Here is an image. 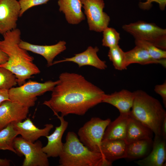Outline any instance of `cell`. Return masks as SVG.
I'll return each instance as SVG.
<instances>
[{"label": "cell", "mask_w": 166, "mask_h": 166, "mask_svg": "<svg viewBox=\"0 0 166 166\" xmlns=\"http://www.w3.org/2000/svg\"><path fill=\"white\" fill-rule=\"evenodd\" d=\"M99 48L97 46H89L84 52L75 54L73 57L53 62V65L64 62L70 61L77 64L79 67L90 65L97 69L104 70L107 67L106 62L101 60L97 55Z\"/></svg>", "instance_id": "15"}, {"label": "cell", "mask_w": 166, "mask_h": 166, "mask_svg": "<svg viewBox=\"0 0 166 166\" xmlns=\"http://www.w3.org/2000/svg\"><path fill=\"white\" fill-rule=\"evenodd\" d=\"M13 127L18 135L25 140L34 142L42 136L46 137L49 135L50 130L53 128L51 124H47L45 127L40 129L37 127L29 118H26L23 121L13 123Z\"/></svg>", "instance_id": "14"}, {"label": "cell", "mask_w": 166, "mask_h": 166, "mask_svg": "<svg viewBox=\"0 0 166 166\" xmlns=\"http://www.w3.org/2000/svg\"><path fill=\"white\" fill-rule=\"evenodd\" d=\"M66 42L60 41L52 45H39L32 44L21 40L19 46L21 48L43 56L46 60L48 67L53 65V60L57 55L66 49Z\"/></svg>", "instance_id": "13"}, {"label": "cell", "mask_w": 166, "mask_h": 166, "mask_svg": "<svg viewBox=\"0 0 166 166\" xmlns=\"http://www.w3.org/2000/svg\"><path fill=\"white\" fill-rule=\"evenodd\" d=\"M50 0H19L20 11L19 17L28 10L34 6L46 4Z\"/></svg>", "instance_id": "29"}, {"label": "cell", "mask_w": 166, "mask_h": 166, "mask_svg": "<svg viewBox=\"0 0 166 166\" xmlns=\"http://www.w3.org/2000/svg\"><path fill=\"white\" fill-rule=\"evenodd\" d=\"M13 146L18 155H23L25 159L22 166H48V157L42 150V142L37 140L33 143L22 137H16Z\"/></svg>", "instance_id": "8"}, {"label": "cell", "mask_w": 166, "mask_h": 166, "mask_svg": "<svg viewBox=\"0 0 166 166\" xmlns=\"http://www.w3.org/2000/svg\"><path fill=\"white\" fill-rule=\"evenodd\" d=\"M122 28L125 31L132 35L135 39L147 41L166 50V29L160 28L154 23L142 21L125 24Z\"/></svg>", "instance_id": "6"}, {"label": "cell", "mask_w": 166, "mask_h": 166, "mask_svg": "<svg viewBox=\"0 0 166 166\" xmlns=\"http://www.w3.org/2000/svg\"><path fill=\"white\" fill-rule=\"evenodd\" d=\"M130 115L150 128L155 135L161 136V126L166 112L158 100L143 90L134 92Z\"/></svg>", "instance_id": "4"}, {"label": "cell", "mask_w": 166, "mask_h": 166, "mask_svg": "<svg viewBox=\"0 0 166 166\" xmlns=\"http://www.w3.org/2000/svg\"><path fill=\"white\" fill-rule=\"evenodd\" d=\"M59 82L52 90L51 97L43 104L54 114L83 116L91 108L102 102L107 94L83 76L67 72L61 73Z\"/></svg>", "instance_id": "1"}, {"label": "cell", "mask_w": 166, "mask_h": 166, "mask_svg": "<svg viewBox=\"0 0 166 166\" xmlns=\"http://www.w3.org/2000/svg\"><path fill=\"white\" fill-rule=\"evenodd\" d=\"M153 133L147 126L129 115L125 139L127 144L141 140L152 139Z\"/></svg>", "instance_id": "21"}, {"label": "cell", "mask_w": 166, "mask_h": 166, "mask_svg": "<svg viewBox=\"0 0 166 166\" xmlns=\"http://www.w3.org/2000/svg\"><path fill=\"white\" fill-rule=\"evenodd\" d=\"M20 11L18 0H0V34L17 28Z\"/></svg>", "instance_id": "10"}, {"label": "cell", "mask_w": 166, "mask_h": 166, "mask_svg": "<svg viewBox=\"0 0 166 166\" xmlns=\"http://www.w3.org/2000/svg\"><path fill=\"white\" fill-rule=\"evenodd\" d=\"M111 121L109 118L102 120L99 117L92 118L79 129L77 134L80 140L90 150L101 153L103 137Z\"/></svg>", "instance_id": "7"}, {"label": "cell", "mask_w": 166, "mask_h": 166, "mask_svg": "<svg viewBox=\"0 0 166 166\" xmlns=\"http://www.w3.org/2000/svg\"><path fill=\"white\" fill-rule=\"evenodd\" d=\"M58 80H49L43 83L30 80L22 85L8 90L10 101L30 108L34 106L38 96L52 91L58 83Z\"/></svg>", "instance_id": "5"}, {"label": "cell", "mask_w": 166, "mask_h": 166, "mask_svg": "<svg viewBox=\"0 0 166 166\" xmlns=\"http://www.w3.org/2000/svg\"><path fill=\"white\" fill-rule=\"evenodd\" d=\"M10 160L6 159H0V166H9Z\"/></svg>", "instance_id": "34"}, {"label": "cell", "mask_w": 166, "mask_h": 166, "mask_svg": "<svg viewBox=\"0 0 166 166\" xmlns=\"http://www.w3.org/2000/svg\"><path fill=\"white\" fill-rule=\"evenodd\" d=\"M10 100L8 94V90L0 89V105L4 101Z\"/></svg>", "instance_id": "31"}, {"label": "cell", "mask_w": 166, "mask_h": 166, "mask_svg": "<svg viewBox=\"0 0 166 166\" xmlns=\"http://www.w3.org/2000/svg\"><path fill=\"white\" fill-rule=\"evenodd\" d=\"M57 4L59 11L64 14L69 23L77 24L85 19L80 0H58Z\"/></svg>", "instance_id": "19"}, {"label": "cell", "mask_w": 166, "mask_h": 166, "mask_svg": "<svg viewBox=\"0 0 166 166\" xmlns=\"http://www.w3.org/2000/svg\"><path fill=\"white\" fill-rule=\"evenodd\" d=\"M60 121V125L55 127L53 132L46 136L48 140L47 144L42 147L43 152L48 158L57 157L59 156L63 147L62 138L68 125V122L65 120L64 117L59 116L57 113L54 114Z\"/></svg>", "instance_id": "12"}, {"label": "cell", "mask_w": 166, "mask_h": 166, "mask_svg": "<svg viewBox=\"0 0 166 166\" xmlns=\"http://www.w3.org/2000/svg\"><path fill=\"white\" fill-rule=\"evenodd\" d=\"M154 90L162 98L164 107H166V81L162 84L157 85L155 86Z\"/></svg>", "instance_id": "30"}, {"label": "cell", "mask_w": 166, "mask_h": 166, "mask_svg": "<svg viewBox=\"0 0 166 166\" xmlns=\"http://www.w3.org/2000/svg\"><path fill=\"white\" fill-rule=\"evenodd\" d=\"M153 141L152 139H143L127 144L126 158L137 159L145 157L152 149Z\"/></svg>", "instance_id": "23"}, {"label": "cell", "mask_w": 166, "mask_h": 166, "mask_svg": "<svg viewBox=\"0 0 166 166\" xmlns=\"http://www.w3.org/2000/svg\"><path fill=\"white\" fill-rule=\"evenodd\" d=\"M161 136L166 140V116L163 119L161 126Z\"/></svg>", "instance_id": "32"}, {"label": "cell", "mask_w": 166, "mask_h": 166, "mask_svg": "<svg viewBox=\"0 0 166 166\" xmlns=\"http://www.w3.org/2000/svg\"><path fill=\"white\" fill-rule=\"evenodd\" d=\"M127 145L125 140L122 139L102 141L101 152L105 159L112 164L117 160L126 158Z\"/></svg>", "instance_id": "18"}, {"label": "cell", "mask_w": 166, "mask_h": 166, "mask_svg": "<svg viewBox=\"0 0 166 166\" xmlns=\"http://www.w3.org/2000/svg\"><path fill=\"white\" fill-rule=\"evenodd\" d=\"M109 49L108 56L115 69L119 70L126 69L124 66L125 52L118 45Z\"/></svg>", "instance_id": "25"}, {"label": "cell", "mask_w": 166, "mask_h": 166, "mask_svg": "<svg viewBox=\"0 0 166 166\" xmlns=\"http://www.w3.org/2000/svg\"><path fill=\"white\" fill-rule=\"evenodd\" d=\"M29 109L10 100L4 101L0 105V131L11 123L25 119Z\"/></svg>", "instance_id": "11"}, {"label": "cell", "mask_w": 166, "mask_h": 166, "mask_svg": "<svg viewBox=\"0 0 166 166\" xmlns=\"http://www.w3.org/2000/svg\"><path fill=\"white\" fill-rule=\"evenodd\" d=\"M166 140L155 135L152 148L149 154L136 163L140 166H163L166 160Z\"/></svg>", "instance_id": "16"}, {"label": "cell", "mask_w": 166, "mask_h": 166, "mask_svg": "<svg viewBox=\"0 0 166 166\" xmlns=\"http://www.w3.org/2000/svg\"><path fill=\"white\" fill-rule=\"evenodd\" d=\"M18 135L14 128L13 123L0 131V150H9L17 154L13 146L14 140Z\"/></svg>", "instance_id": "24"}, {"label": "cell", "mask_w": 166, "mask_h": 166, "mask_svg": "<svg viewBox=\"0 0 166 166\" xmlns=\"http://www.w3.org/2000/svg\"><path fill=\"white\" fill-rule=\"evenodd\" d=\"M135 45L140 46L145 49L153 59L159 60L166 59V51L160 49L147 41L135 39Z\"/></svg>", "instance_id": "26"}, {"label": "cell", "mask_w": 166, "mask_h": 166, "mask_svg": "<svg viewBox=\"0 0 166 166\" xmlns=\"http://www.w3.org/2000/svg\"><path fill=\"white\" fill-rule=\"evenodd\" d=\"M2 35L0 49L7 55L8 59L0 66L12 72L17 77L18 84L20 86L33 76L39 73L40 71L34 63V57L19 46L21 40L19 29L16 28Z\"/></svg>", "instance_id": "2"}, {"label": "cell", "mask_w": 166, "mask_h": 166, "mask_svg": "<svg viewBox=\"0 0 166 166\" xmlns=\"http://www.w3.org/2000/svg\"><path fill=\"white\" fill-rule=\"evenodd\" d=\"M60 166H110L100 152L92 151L80 140L73 132H68L61 152L59 156Z\"/></svg>", "instance_id": "3"}, {"label": "cell", "mask_w": 166, "mask_h": 166, "mask_svg": "<svg viewBox=\"0 0 166 166\" xmlns=\"http://www.w3.org/2000/svg\"><path fill=\"white\" fill-rule=\"evenodd\" d=\"M137 63L142 65L160 64L166 66V59L157 60L153 59L143 48L136 45L132 49L125 52L124 66L126 69L130 65Z\"/></svg>", "instance_id": "20"}, {"label": "cell", "mask_w": 166, "mask_h": 166, "mask_svg": "<svg viewBox=\"0 0 166 166\" xmlns=\"http://www.w3.org/2000/svg\"><path fill=\"white\" fill-rule=\"evenodd\" d=\"M86 16L89 30L101 32L108 27L109 16L103 11V0H80Z\"/></svg>", "instance_id": "9"}, {"label": "cell", "mask_w": 166, "mask_h": 166, "mask_svg": "<svg viewBox=\"0 0 166 166\" xmlns=\"http://www.w3.org/2000/svg\"><path fill=\"white\" fill-rule=\"evenodd\" d=\"M129 115L130 114H120L115 120L111 121L106 128L102 141L117 139L125 140Z\"/></svg>", "instance_id": "22"}, {"label": "cell", "mask_w": 166, "mask_h": 166, "mask_svg": "<svg viewBox=\"0 0 166 166\" xmlns=\"http://www.w3.org/2000/svg\"><path fill=\"white\" fill-rule=\"evenodd\" d=\"M134 92L123 89L107 94L102 102L110 104L119 111L120 114H130L134 98Z\"/></svg>", "instance_id": "17"}, {"label": "cell", "mask_w": 166, "mask_h": 166, "mask_svg": "<svg viewBox=\"0 0 166 166\" xmlns=\"http://www.w3.org/2000/svg\"><path fill=\"white\" fill-rule=\"evenodd\" d=\"M8 59L7 55L0 49V65L6 62Z\"/></svg>", "instance_id": "33"}, {"label": "cell", "mask_w": 166, "mask_h": 166, "mask_svg": "<svg viewBox=\"0 0 166 166\" xmlns=\"http://www.w3.org/2000/svg\"><path fill=\"white\" fill-rule=\"evenodd\" d=\"M17 84L15 75L9 69L0 66V89L8 90Z\"/></svg>", "instance_id": "27"}, {"label": "cell", "mask_w": 166, "mask_h": 166, "mask_svg": "<svg viewBox=\"0 0 166 166\" xmlns=\"http://www.w3.org/2000/svg\"><path fill=\"white\" fill-rule=\"evenodd\" d=\"M102 32L103 46L110 48L118 45L120 34L115 29L107 27Z\"/></svg>", "instance_id": "28"}]
</instances>
